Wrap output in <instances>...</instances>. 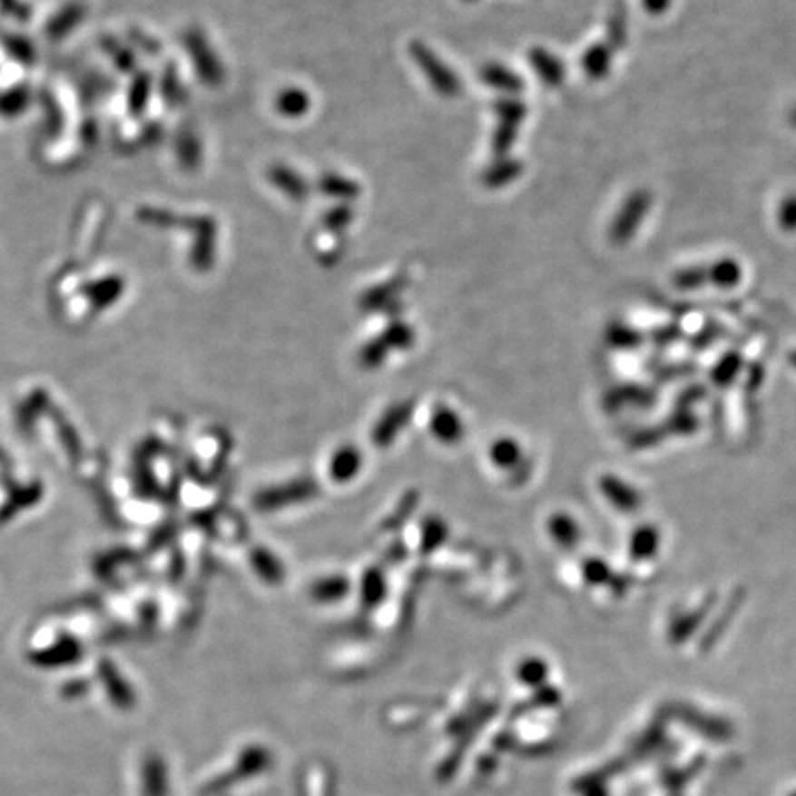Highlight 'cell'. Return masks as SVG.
<instances>
[{"label":"cell","mask_w":796,"mask_h":796,"mask_svg":"<svg viewBox=\"0 0 796 796\" xmlns=\"http://www.w3.org/2000/svg\"><path fill=\"white\" fill-rule=\"evenodd\" d=\"M409 54L417 64V67L426 76V80L432 84V87L439 94H443L447 98H454L461 93V87H463L461 80L430 46H426L420 41H411Z\"/></svg>","instance_id":"6da1fadb"},{"label":"cell","mask_w":796,"mask_h":796,"mask_svg":"<svg viewBox=\"0 0 796 796\" xmlns=\"http://www.w3.org/2000/svg\"><path fill=\"white\" fill-rule=\"evenodd\" d=\"M495 109L498 114V126H496V132L493 137V152L498 159H502V157H507V152L511 150L513 142L516 141L518 128L526 118L527 109L520 100H516L513 96L498 100L495 103Z\"/></svg>","instance_id":"7a4b0ae2"},{"label":"cell","mask_w":796,"mask_h":796,"mask_svg":"<svg viewBox=\"0 0 796 796\" xmlns=\"http://www.w3.org/2000/svg\"><path fill=\"white\" fill-rule=\"evenodd\" d=\"M647 211V194H634L629 198V201L624 205L622 212L616 216L614 225L610 229L612 240L616 241H627L633 234V231L640 225V220L644 218Z\"/></svg>","instance_id":"3957f363"},{"label":"cell","mask_w":796,"mask_h":796,"mask_svg":"<svg viewBox=\"0 0 796 796\" xmlns=\"http://www.w3.org/2000/svg\"><path fill=\"white\" fill-rule=\"evenodd\" d=\"M270 181L290 200L302 201L306 196L310 194L309 182H306L304 177L290 166H284V164L273 166L270 170Z\"/></svg>","instance_id":"277c9868"},{"label":"cell","mask_w":796,"mask_h":796,"mask_svg":"<svg viewBox=\"0 0 796 796\" xmlns=\"http://www.w3.org/2000/svg\"><path fill=\"white\" fill-rule=\"evenodd\" d=\"M529 64L533 65L535 73L538 74V78L544 84H547L551 87L563 84L565 73H566L565 65L561 64V59H557L551 52H547V50H544L540 46L533 48L529 52Z\"/></svg>","instance_id":"5b68a950"},{"label":"cell","mask_w":796,"mask_h":796,"mask_svg":"<svg viewBox=\"0 0 796 796\" xmlns=\"http://www.w3.org/2000/svg\"><path fill=\"white\" fill-rule=\"evenodd\" d=\"M479 78L498 91H504L507 94H518L524 91V80L513 73L511 69H507L506 65L500 64H488L481 69Z\"/></svg>","instance_id":"8992f818"},{"label":"cell","mask_w":796,"mask_h":796,"mask_svg":"<svg viewBox=\"0 0 796 796\" xmlns=\"http://www.w3.org/2000/svg\"><path fill=\"white\" fill-rule=\"evenodd\" d=\"M318 187H319L321 194L334 198V200H339L343 203L352 201L359 196V185L356 181H352L345 175H339V173H332V172L321 175Z\"/></svg>","instance_id":"52a82bcc"},{"label":"cell","mask_w":796,"mask_h":796,"mask_svg":"<svg viewBox=\"0 0 796 796\" xmlns=\"http://www.w3.org/2000/svg\"><path fill=\"white\" fill-rule=\"evenodd\" d=\"M522 173V162L518 159L502 157L483 172V182L488 189H500L513 182Z\"/></svg>","instance_id":"ba28073f"},{"label":"cell","mask_w":796,"mask_h":796,"mask_svg":"<svg viewBox=\"0 0 796 796\" xmlns=\"http://www.w3.org/2000/svg\"><path fill=\"white\" fill-rule=\"evenodd\" d=\"M277 109L280 114L299 118L310 109V98L299 87H288L277 96Z\"/></svg>","instance_id":"9c48e42d"},{"label":"cell","mask_w":796,"mask_h":796,"mask_svg":"<svg viewBox=\"0 0 796 796\" xmlns=\"http://www.w3.org/2000/svg\"><path fill=\"white\" fill-rule=\"evenodd\" d=\"M610 50L606 44H595L592 48L586 50V54L583 55V69L586 73L588 78L592 80H599L603 76H606L608 67H610Z\"/></svg>","instance_id":"30bf717a"},{"label":"cell","mask_w":796,"mask_h":796,"mask_svg":"<svg viewBox=\"0 0 796 796\" xmlns=\"http://www.w3.org/2000/svg\"><path fill=\"white\" fill-rule=\"evenodd\" d=\"M352 220H354V211L347 203H341L330 209L323 216V225L330 232H343L352 223Z\"/></svg>","instance_id":"8fae6325"},{"label":"cell","mask_w":796,"mask_h":796,"mask_svg":"<svg viewBox=\"0 0 796 796\" xmlns=\"http://www.w3.org/2000/svg\"><path fill=\"white\" fill-rule=\"evenodd\" d=\"M358 463H359V459H358V456H356L354 452L341 450V452L334 457L332 474H334L338 479H347V477H350V476L356 474V470H358Z\"/></svg>","instance_id":"7c38bea8"},{"label":"cell","mask_w":796,"mask_h":796,"mask_svg":"<svg viewBox=\"0 0 796 796\" xmlns=\"http://www.w3.org/2000/svg\"><path fill=\"white\" fill-rule=\"evenodd\" d=\"M778 220L785 229H796V198H791L781 205Z\"/></svg>","instance_id":"4fadbf2b"},{"label":"cell","mask_w":796,"mask_h":796,"mask_svg":"<svg viewBox=\"0 0 796 796\" xmlns=\"http://www.w3.org/2000/svg\"><path fill=\"white\" fill-rule=\"evenodd\" d=\"M667 5H669V0H645V6L651 12H662L667 8Z\"/></svg>","instance_id":"5bb4252c"},{"label":"cell","mask_w":796,"mask_h":796,"mask_svg":"<svg viewBox=\"0 0 796 796\" xmlns=\"http://www.w3.org/2000/svg\"><path fill=\"white\" fill-rule=\"evenodd\" d=\"M792 122L796 124V111H794V114H792Z\"/></svg>","instance_id":"9a60e30c"}]
</instances>
